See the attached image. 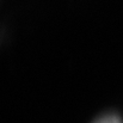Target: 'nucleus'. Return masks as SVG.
I'll list each match as a JSON object with an SVG mask.
<instances>
[{
  "instance_id": "obj_1",
  "label": "nucleus",
  "mask_w": 123,
  "mask_h": 123,
  "mask_svg": "<svg viewBox=\"0 0 123 123\" xmlns=\"http://www.w3.org/2000/svg\"><path fill=\"white\" fill-rule=\"evenodd\" d=\"M94 123H121L120 118L115 117V116H106V117H103L98 121H96Z\"/></svg>"
}]
</instances>
